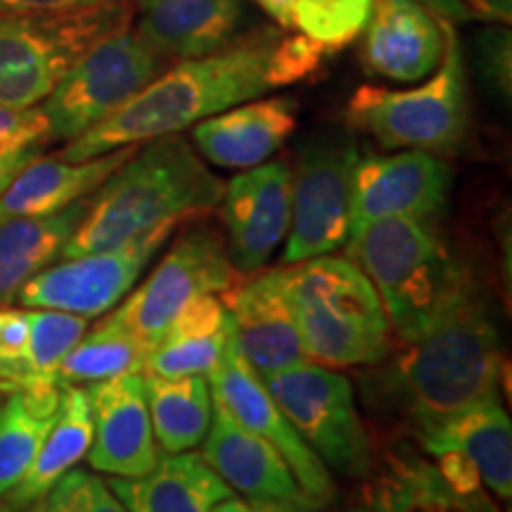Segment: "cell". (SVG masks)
I'll list each match as a JSON object with an SVG mask.
<instances>
[{
	"label": "cell",
	"instance_id": "1",
	"mask_svg": "<svg viewBox=\"0 0 512 512\" xmlns=\"http://www.w3.org/2000/svg\"><path fill=\"white\" fill-rule=\"evenodd\" d=\"M280 34L273 27L235 38L226 48L166 67L136 98L69 140L60 152L67 162H83L126 145L174 136L197 121L261 98L273 88V53Z\"/></svg>",
	"mask_w": 512,
	"mask_h": 512
},
{
	"label": "cell",
	"instance_id": "2",
	"mask_svg": "<svg viewBox=\"0 0 512 512\" xmlns=\"http://www.w3.org/2000/svg\"><path fill=\"white\" fill-rule=\"evenodd\" d=\"M223 188L178 133L147 140L91 197L62 259L107 252L164 223L211 211L221 204Z\"/></svg>",
	"mask_w": 512,
	"mask_h": 512
},
{
	"label": "cell",
	"instance_id": "3",
	"mask_svg": "<svg viewBox=\"0 0 512 512\" xmlns=\"http://www.w3.org/2000/svg\"><path fill=\"white\" fill-rule=\"evenodd\" d=\"M501 342L482 292L467 278L451 302L406 344L392 370V389L413 427L498 399Z\"/></svg>",
	"mask_w": 512,
	"mask_h": 512
},
{
	"label": "cell",
	"instance_id": "4",
	"mask_svg": "<svg viewBox=\"0 0 512 512\" xmlns=\"http://www.w3.org/2000/svg\"><path fill=\"white\" fill-rule=\"evenodd\" d=\"M347 259L366 273L403 344L418 339L467 275L427 219H380L354 230Z\"/></svg>",
	"mask_w": 512,
	"mask_h": 512
},
{
	"label": "cell",
	"instance_id": "5",
	"mask_svg": "<svg viewBox=\"0 0 512 512\" xmlns=\"http://www.w3.org/2000/svg\"><path fill=\"white\" fill-rule=\"evenodd\" d=\"M306 354L318 366H373L389 351L387 313L347 256H313L285 268Z\"/></svg>",
	"mask_w": 512,
	"mask_h": 512
},
{
	"label": "cell",
	"instance_id": "6",
	"mask_svg": "<svg viewBox=\"0 0 512 512\" xmlns=\"http://www.w3.org/2000/svg\"><path fill=\"white\" fill-rule=\"evenodd\" d=\"M136 0L60 15H0V105L36 107L102 38L133 27Z\"/></svg>",
	"mask_w": 512,
	"mask_h": 512
},
{
	"label": "cell",
	"instance_id": "7",
	"mask_svg": "<svg viewBox=\"0 0 512 512\" xmlns=\"http://www.w3.org/2000/svg\"><path fill=\"white\" fill-rule=\"evenodd\" d=\"M446 48L430 79L406 91L382 86L356 88L347 121L384 150L451 152L467 128V83L456 24L444 22Z\"/></svg>",
	"mask_w": 512,
	"mask_h": 512
},
{
	"label": "cell",
	"instance_id": "8",
	"mask_svg": "<svg viewBox=\"0 0 512 512\" xmlns=\"http://www.w3.org/2000/svg\"><path fill=\"white\" fill-rule=\"evenodd\" d=\"M169 64V57L145 43L133 27L102 38L43 102L48 140L79 138L136 98Z\"/></svg>",
	"mask_w": 512,
	"mask_h": 512
},
{
	"label": "cell",
	"instance_id": "9",
	"mask_svg": "<svg viewBox=\"0 0 512 512\" xmlns=\"http://www.w3.org/2000/svg\"><path fill=\"white\" fill-rule=\"evenodd\" d=\"M358 159L356 140L347 133H318L302 145L292 171V219L283 266L347 245Z\"/></svg>",
	"mask_w": 512,
	"mask_h": 512
},
{
	"label": "cell",
	"instance_id": "10",
	"mask_svg": "<svg viewBox=\"0 0 512 512\" xmlns=\"http://www.w3.org/2000/svg\"><path fill=\"white\" fill-rule=\"evenodd\" d=\"M268 394L325 465L344 475L370 470V437L354 403L347 377L313 361L261 377Z\"/></svg>",
	"mask_w": 512,
	"mask_h": 512
},
{
	"label": "cell",
	"instance_id": "11",
	"mask_svg": "<svg viewBox=\"0 0 512 512\" xmlns=\"http://www.w3.org/2000/svg\"><path fill=\"white\" fill-rule=\"evenodd\" d=\"M240 280L226 242L214 228L185 230L152 271L105 320L152 347L171 318L200 294H221Z\"/></svg>",
	"mask_w": 512,
	"mask_h": 512
},
{
	"label": "cell",
	"instance_id": "12",
	"mask_svg": "<svg viewBox=\"0 0 512 512\" xmlns=\"http://www.w3.org/2000/svg\"><path fill=\"white\" fill-rule=\"evenodd\" d=\"M178 223H164L126 245L62 259L46 266L19 290V302L31 309H55L93 318L110 313L143 275Z\"/></svg>",
	"mask_w": 512,
	"mask_h": 512
},
{
	"label": "cell",
	"instance_id": "13",
	"mask_svg": "<svg viewBox=\"0 0 512 512\" xmlns=\"http://www.w3.org/2000/svg\"><path fill=\"white\" fill-rule=\"evenodd\" d=\"M207 382L211 399L283 456L292 470L294 482L313 505H325L335 496V484H332L328 467L290 425L278 403L268 394L261 377L249 368L233 337L221 361L207 375Z\"/></svg>",
	"mask_w": 512,
	"mask_h": 512
},
{
	"label": "cell",
	"instance_id": "14",
	"mask_svg": "<svg viewBox=\"0 0 512 512\" xmlns=\"http://www.w3.org/2000/svg\"><path fill=\"white\" fill-rule=\"evenodd\" d=\"M451 183V166L434 152L403 150L387 157H361L351 185V233L394 216L437 219L446 209Z\"/></svg>",
	"mask_w": 512,
	"mask_h": 512
},
{
	"label": "cell",
	"instance_id": "15",
	"mask_svg": "<svg viewBox=\"0 0 512 512\" xmlns=\"http://www.w3.org/2000/svg\"><path fill=\"white\" fill-rule=\"evenodd\" d=\"M221 204L230 261L240 275H252L266 266L290 230V164L275 159L245 169L223 188Z\"/></svg>",
	"mask_w": 512,
	"mask_h": 512
},
{
	"label": "cell",
	"instance_id": "16",
	"mask_svg": "<svg viewBox=\"0 0 512 512\" xmlns=\"http://www.w3.org/2000/svg\"><path fill=\"white\" fill-rule=\"evenodd\" d=\"M223 294L233 339L259 377L311 361L285 285V268L254 275Z\"/></svg>",
	"mask_w": 512,
	"mask_h": 512
},
{
	"label": "cell",
	"instance_id": "17",
	"mask_svg": "<svg viewBox=\"0 0 512 512\" xmlns=\"http://www.w3.org/2000/svg\"><path fill=\"white\" fill-rule=\"evenodd\" d=\"M93 415V444L88 463L112 477H143L159 460L143 373L88 384Z\"/></svg>",
	"mask_w": 512,
	"mask_h": 512
},
{
	"label": "cell",
	"instance_id": "18",
	"mask_svg": "<svg viewBox=\"0 0 512 512\" xmlns=\"http://www.w3.org/2000/svg\"><path fill=\"white\" fill-rule=\"evenodd\" d=\"M361 36L363 67L394 83L427 79L446 48L444 19L434 17L418 0H373Z\"/></svg>",
	"mask_w": 512,
	"mask_h": 512
},
{
	"label": "cell",
	"instance_id": "19",
	"mask_svg": "<svg viewBox=\"0 0 512 512\" xmlns=\"http://www.w3.org/2000/svg\"><path fill=\"white\" fill-rule=\"evenodd\" d=\"M294 128L297 102L292 98H254L197 121L192 126V143L207 162L221 169H252L273 157Z\"/></svg>",
	"mask_w": 512,
	"mask_h": 512
},
{
	"label": "cell",
	"instance_id": "20",
	"mask_svg": "<svg viewBox=\"0 0 512 512\" xmlns=\"http://www.w3.org/2000/svg\"><path fill=\"white\" fill-rule=\"evenodd\" d=\"M247 17L245 0H136V34L169 60L230 46Z\"/></svg>",
	"mask_w": 512,
	"mask_h": 512
},
{
	"label": "cell",
	"instance_id": "21",
	"mask_svg": "<svg viewBox=\"0 0 512 512\" xmlns=\"http://www.w3.org/2000/svg\"><path fill=\"white\" fill-rule=\"evenodd\" d=\"M422 448L430 456L453 451L475 465L482 484L503 501L512 496V425L501 401L486 399L418 427Z\"/></svg>",
	"mask_w": 512,
	"mask_h": 512
},
{
	"label": "cell",
	"instance_id": "22",
	"mask_svg": "<svg viewBox=\"0 0 512 512\" xmlns=\"http://www.w3.org/2000/svg\"><path fill=\"white\" fill-rule=\"evenodd\" d=\"M140 145H126L107 155L67 162L62 157L29 159L0 192V223L19 216H46L72 207L100 188Z\"/></svg>",
	"mask_w": 512,
	"mask_h": 512
},
{
	"label": "cell",
	"instance_id": "23",
	"mask_svg": "<svg viewBox=\"0 0 512 512\" xmlns=\"http://www.w3.org/2000/svg\"><path fill=\"white\" fill-rule=\"evenodd\" d=\"M202 458L230 489H238L247 498L309 501L283 456L268 441L242 427L216 401L209 432L202 441Z\"/></svg>",
	"mask_w": 512,
	"mask_h": 512
},
{
	"label": "cell",
	"instance_id": "24",
	"mask_svg": "<svg viewBox=\"0 0 512 512\" xmlns=\"http://www.w3.org/2000/svg\"><path fill=\"white\" fill-rule=\"evenodd\" d=\"M107 484L128 512H211L216 503L233 496L214 467L190 451L164 453L147 475L114 477Z\"/></svg>",
	"mask_w": 512,
	"mask_h": 512
},
{
	"label": "cell",
	"instance_id": "25",
	"mask_svg": "<svg viewBox=\"0 0 512 512\" xmlns=\"http://www.w3.org/2000/svg\"><path fill=\"white\" fill-rule=\"evenodd\" d=\"M230 337L233 328L226 306L216 294H200L171 318V323L152 344L143 373L207 377L221 361Z\"/></svg>",
	"mask_w": 512,
	"mask_h": 512
},
{
	"label": "cell",
	"instance_id": "26",
	"mask_svg": "<svg viewBox=\"0 0 512 512\" xmlns=\"http://www.w3.org/2000/svg\"><path fill=\"white\" fill-rule=\"evenodd\" d=\"M91 197L46 216H19L0 223V306L10 304L22 285L62 254L86 216Z\"/></svg>",
	"mask_w": 512,
	"mask_h": 512
},
{
	"label": "cell",
	"instance_id": "27",
	"mask_svg": "<svg viewBox=\"0 0 512 512\" xmlns=\"http://www.w3.org/2000/svg\"><path fill=\"white\" fill-rule=\"evenodd\" d=\"M93 444V415L86 389L69 384L62 387L60 411L50 432L38 448L27 475L10 491V503L15 508L31 505L46 494L60 479L74 470V465L88 456Z\"/></svg>",
	"mask_w": 512,
	"mask_h": 512
},
{
	"label": "cell",
	"instance_id": "28",
	"mask_svg": "<svg viewBox=\"0 0 512 512\" xmlns=\"http://www.w3.org/2000/svg\"><path fill=\"white\" fill-rule=\"evenodd\" d=\"M62 387L55 382L17 384L0 403V496L27 475L38 448L60 411Z\"/></svg>",
	"mask_w": 512,
	"mask_h": 512
},
{
	"label": "cell",
	"instance_id": "29",
	"mask_svg": "<svg viewBox=\"0 0 512 512\" xmlns=\"http://www.w3.org/2000/svg\"><path fill=\"white\" fill-rule=\"evenodd\" d=\"M143 389L152 432L166 453L192 451L202 444L214 415V399L207 377L143 373Z\"/></svg>",
	"mask_w": 512,
	"mask_h": 512
},
{
	"label": "cell",
	"instance_id": "30",
	"mask_svg": "<svg viewBox=\"0 0 512 512\" xmlns=\"http://www.w3.org/2000/svg\"><path fill=\"white\" fill-rule=\"evenodd\" d=\"M373 512H494L479 494H460L439 475L437 465L399 456L384 467L373 489Z\"/></svg>",
	"mask_w": 512,
	"mask_h": 512
},
{
	"label": "cell",
	"instance_id": "31",
	"mask_svg": "<svg viewBox=\"0 0 512 512\" xmlns=\"http://www.w3.org/2000/svg\"><path fill=\"white\" fill-rule=\"evenodd\" d=\"M150 349V344L131 335V332L114 328L107 320H100L62 358V363L57 366L55 382L60 387H69V384H93L143 373Z\"/></svg>",
	"mask_w": 512,
	"mask_h": 512
},
{
	"label": "cell",
	"instance_id": "32",
	"mask_svg": "<svg viewBox=\"0 0 512 512\" xmlns=\"http://www.w3.org/2000/svg\"><path fill=\"white\" fill-rule=\"evenodd\" d=\"M373 0H287L280 29L302 34L328 55L361 38Z\"/></svg>",
	"mask_w": 512,
	"mask_h": 512
},
{
	"label": "cell",
	"instance_id": "33",
	"mask_svg": "<svg viewBox=\"0 0 512 512\" xmlns=\"http://www.w3.org/2000/svg\"><path fill=\"white\" fill-rule=\"evenodd\" d=\"M27 320L29 342L17 384L55 382L57 366L62 363V358L88 332V318L67 311L38 309L27 311Z\"/></svg>",
	"mask_w": 512,
	"mask_h": 512
},
{
	"label": "cell",
	"instance_id": "34",
	"mask_svg": "<svg viewBox=\"0 0 512 512\" xmlns=\"http://www.w3.org/2000/svg\"><path fill=\"white\" fill-rule=\"evenodd\" d=\"M43 512H128L110 484L86 470H69L46 494Z\"/></svg>",
	"mask_w": 512,
	"mask_h": 512
},
{
	"label": "cell",
	"instance_id": "35",
	"mask_svg": "<svg viewBox=\"0 0 512 512\" xmlns=\"http://www.w3.org/2000/svg\"><path fill=\"white\" fill-rule=\"evenodd\" d=\"M328 57L330 55L323 48L306 36L287 31L285 36L278 38V46L273 53V88L311 79Z\"/></svg>",
	"mask_w": 512,
	"mask_h": 512
},
{
	"label": "cell",
	"instance_id": "36",
	"mask_svg": "<svg viewBox=\"0 0 512 512\" xmlns=\"http://www.w3.org/2000/svg\"><path fill=\"white\" fill-rule=\"evenodd\" d=\"M48 140V119L41 107H3L0 105V164L22 150L38 147Z\"/></svg>",
	"mask_w": 512,
	"mask_h": 512
},
{
	"label": "cell",
	"instance_id": "37",
	"mask_svg": "<svg viewBox=\"0 0 512 512\" xmlns=\"http://www.w3.org/2000/svg\"><path fill=\"white\" fill-rule=\"evenodd\" d=\"M29 342L27 311L0 309V380L17 384Z\"/></svg>",
	"mask_w": 512,
	"mask_h": 512
},
{
	"label": "cell",
	"instance_id": "38",
	"mask_svg": "<svg viewBox=\"0 0 512 512\" xmlns=\"http://www.w3.org/2000/svg\"><path fill=\"white\" fill-rule=\"evenodd\" d=\"M510 31L494 29L482 36V48H479V60H482L484 76L501 91L505 98L510 95Z\"/></svg>",
	"mask_w": 512,
	"mask_h": 512
},
{
	"label": "cell",
	"instance_id": "39",
	"mask_svg": "<svg viewBox=\"0 0 512 512\" xmlns=\"http://www.w3.org/2000/svg\"><path fill=\"white\" fill-rule=\"evenodd\" d=\"M119 0H0V15H60Z\"/></svg>",
	"mask_w": 512,
	"mask_h": 512
},
{
	"label": "cell",
	"instance_id": "40",
	"mask_svg": "<svg viewBox=\"0 0 512 512\" xmlns=\"http://www.w3.org/2000/svg\"><path fill=\"white\" fill-rule=\"evenodd\" d=\"M418 3L425 5L434 17L444 19V22H451V24L467 22V19L472 17L470 10H467L465 0H418Z\"/></svg>",
	"mask_w": 512,
	"mask_h": 512
},
{
	"label": "cell",
	"instance_id": "41",
	"mask_svg": "<svg viewBox=\"0 0 512 512\" xmlns=\"http://www.w3.org/2000/svg\"><path fill=\"white\" fill-rule=\"evenodd\" d=\"M470 15L498 19V22H510L512 0H465Z\"/></svg>",
	"mask_w": 512,
	"mask_h": 512
},
{
	"label": "cell",
	"instance_id": "42",
	"mask_svg": "<svg viewBox=\"0 0 512 512\" xmlns=\"http://www.w3.org/2000/svg\"><path fill=\"white\" fill-rule=\"evenodd\" d=\"M34 157H36V147H31V150L17 152V155H12L10 159H5V162L0 164V192L8 188V183L17 176V171Z\"/></svg>",
	"mask_w": 512,
	"mask_h": 512
},
{
	"label": "cell",
	"instance_id": "43",
	"mask_svg": "<svg viewBox=\"0 0 512 512\" xmlns=\"http://www.w3.org/2000/svg\"><path fill=\"white\" fill-rule=\"evenodd\" d=\"M211 512H259L254 508L252 501H242V498H235V496H228L223 498L211 508Z\"/></svg>",
	"mask_w": 512,
	"mask_h": 512
},
{
	"label": "cell",
	"instance_id": "44",
	"mask_svg": "<svg viewBox=\"0 0 512 512\" xmlns=\"http://www.w3.org/2000/svg\"><path fill=\"white\" fill-rule=\"evenodd\" d=\"M12 387H15V384H10V382H3V380H0V403H3L5 394H8Z\"/></svg>",
	"mask_w": 512,
	"mask_h": 512
},
{
	"label": "cell",
	"instance_id": "45",
	"mask_svg": "<svg viewBox=\"0 0 512 512\" xmlns=\"http://www.w3.org/2000/svg\"><path fill=\"white\" fill-rule=\"evenodd\" d=\"M351 512H373L370 508H358V510H351Z\"/></svg>",
	"mask_w": 512,
	"mask_h": 512
},
{
	"label": "cell",
	"instance_id": "46",
	"mask_svg": "<svg viewBox=\"0 0 512 512\" xmlns=\"http://www.w3.org/2000/svg\"><path fill=\"white\" fill-rule=\"evenodd\" d=\"M0 512H5V510H3V505H0Z\"/></svg>",
	"mask_w": 512,
	"mask_h": 512
}]
</instances>
